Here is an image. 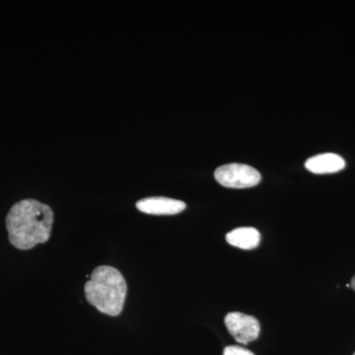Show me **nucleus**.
<instances>
[{
	"label": "nucleus",
	"mask_w": 355,
	"mask_h": 355,
	"mask_svg": "<svg viewBox=\"0 0 355 355\" xmlns=\"http://www.w3.org/2000/svg\"><path fill=\"white\" fill-rule=\"evenodd\" d=\"M226 328L234 336L236 342L248 345L258 338L261 333V324L258 320L250 315L240 312H231L226 315Z\"/></svg>",
	"instance_id": "obj_4"
},
{
	"label": "nucleus",
	"mask_w": 355,
	"mask_h": 355,
	"mask_svg": "<svg viewBox=\"0 0 355 355\" xmlns=\"http://www.w3.org/2000/svg\"><path fill=\"white\" fill-rule=\"evenodd\" d=\"M137 207L139 211L153 216H174L186 209V203L174 198L154 197L139 200Z\"/></svg>",
	"instance_id": "obj_5"
},
{
	"label": "nucleus",
	"mask_w": 355,
	"mask_h": 355,
	"mask_svg": "<svg viewBox=\"0 0 355 355\" xmlns=\"http://www.w3.org/2000/svg\"><path fill=\"white\" fill-rule=\"evenodd\" d=\"M223 355H254L253 352H250L244 347H237V345H230V347L224 349Z\"/></svg>",
	"instance_id": "obj_8"
},
{
	"label": "nucleus",
	"mask_w": 355,
	"mask_h": 355,
	"mask_svg": "<svg viewBox=\"0 0 355 355\" xmlns=\"http://www.w3.org/2000/svg\"><path fill=\"white\" fill-rule=\"evenodd\" d=\"M86 299L103 314L119 316L125 305L128 286L125 277L116 268L98 266L84 286Z\"/></svg>",
	"instance_id": "obj_2"
},
{
	"label": "nucleus",
	"mask_w": 355,
	"mask_h": 355,
	"mask_svg": "<svg viewBox=\"0 0 355 355\" xmlns=\"http://www.w3.org/2000/svg\"><path fill=\"white\" fill-rule=\"evenodd\" d=\"M214 177L221 186L230 189H247L260 183V172L251 166L230 163L217 168Z\"/></svg>",
	"instance_id": "obj_3"
},
{
	"label": "nucleus",
	"mask_w": 355,
	"mask_h": 355,
	"mask_svg": "<svg viewBox=\"0 0 355 355\" xmlns=\"http://www.w3.org/2000/svg\"><path fill=\"white\" fill-rule=\"evenodd\" d=\"M226 241L239 249L253 250L260 245L261 234L256 228L240 227L227 233Z\"/></svg>",
	"instance_id": "obj_7"
},
{
	"label": "nucleus",
	"mask_w": 355,
	"mask_h": 355,
	"mask_svg": "<svg viewBox=\"0 0 355 355\" xmlns=\"http://www.w3.org/2000/svg\"><path fill=\"white\" fill-rule=\"evenodd\" d=\"M354 355H355V352H354Z\"/></svg>",
	"instance_id": "obj_10"
},
{
	"label": "nucleus",
	"mask_w": 355,
	"mask_h": 355,
	"mask_svg": "<svg viewBox=\"0 0 355 355\" xmlns=\"http://www.w3.org/2000/svg\"><path fill=\"white\" fill-rule=\"evenodd\" d=\"M305 167L308 171L314 174H333V173L342 171L345 167V161L338 154H318L306 161Z\"/></svg>",
	"instance_id": "obj_6"
},
{
	"label": "nucleus",
	"mask_w": 355,
	"mask_h": 355,
	"mask_svg": "<svg viewBox=\"0 0 355 355\" xmlns=\"http://www.w3.org/2000/svg\"><path fill=\"white\" fill-rule=\"evenodd\" d=\"M53 212L49 205L36 200L15 203L6 217L9 241L19 250H30L50 239Z\"/></svg>",
	"instance_id": "obj_1"
},
{
	"label": "nucleus",
	"mask_w": 355,
	"mask_h": 355,
	"mask_svg": "<svg viewBox=\"0 0 355 355\" xmlns=\"http://www.w3.org/2000/svg\"><path fill=\"white\" fill-rule=\"evenodd\" d=\"M350 286L352 287V289L355 291V275L352 277V284H350Z\"/></svg>",
	"instance_id": "obj_9"
}]
</instances>
